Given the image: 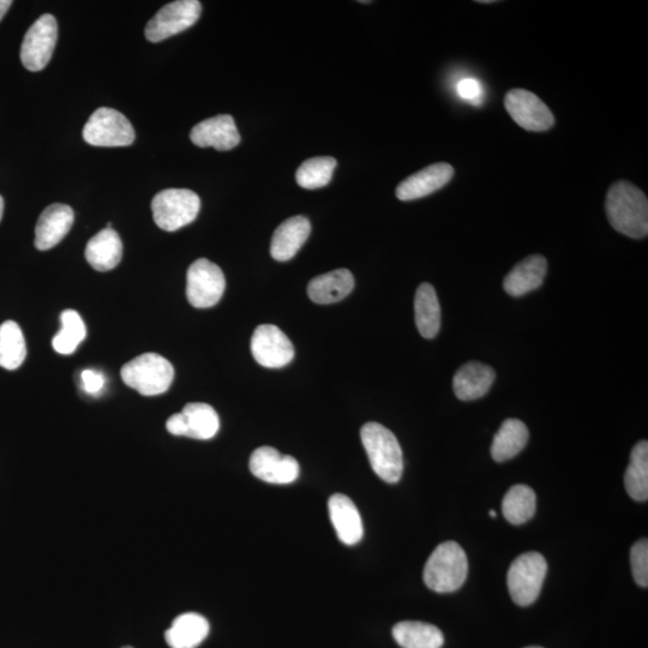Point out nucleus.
Instances as JSON below:
<instances>
[{
  "label": "nucleus",
  "instance_id": "obj_1",
  "mask_svg": "<svg viewBox=\"0 0 648 648\" xmlns=\"http://www.w3.org/2000/svg\"><path fill=\"white\" fill-rule=\"evenodd\" d=\"M606 215L614 230L629 238L648 234V201L638 186L620 180L611 185L605 201Z\"/></svg>",
  "mask_w": 648,
  "mask_h": 648
},
{
  "label": "nucleus",
  "instance_id": "obj_2",
  "mask_svg": "<svg viewBox=\"0 0 648 648\" xmlns=\"http://www.w3.org/2000/svg\"><path fill=\"white\" fill-rule=\"evenodd\" d=\"M372 470L384 482L398 483L404 472V458L398 438L378 423H366L360 431Z\"/></svg>",
  "mask_w": 648,
  "mask_h": 648
},
{
  "label": "nucleus",
  "instance_id": "obj_3",
  "mask_svg": "<svg viewBox=\"0 0 648 648\" xmlns=\"http://www.w3.org/2000/svg\"><path fill=\"white\" fill-rule=\"evenodd\" d=\"M468 561L458 543L446 542L437 546L424 568V582L437 593H450L464 585Z\"/></svg>",
  "mask_w": 648,
  "mask_h": 648
},
{
  "label": "nucleus",
  "instance_id": "obj_4",
  "mask_svg": "<svg viewBox=\"0 0 648 648\" xmlns=\"http://www.w3.org/2000/svg\"><path fill=\"white\" fill-rule=\"evenodd\" d=\"M126 386L143 396L164 394L174 378L173 366L160 354L144 353L130 360L120 371Z\"/></svg>",
  "mask_w": 648,
  "mask_h": 648
},
{
  "label": "nucleus",
  "instance_id": "obj_5",
  "mask_svg": "<svg viewBox=\"0 0 648 648\" xmlns=\"http://www.w3.org/2000/svg\"><path fill=\"white\" fill-rule=\"evenodd\" d=\"M200 209V197L188 189L162 190L152 201L155 224L167 232L190 225L196 220Z\"/></svg>",
  "mask_w": 648,
  "mask_h": 648
},
{
  "label": "nucleus",
  "instance_id": "obj_6",
  "mask_svg": "<svg viewBox=\"0 0 648 648\" xmlns=\"http://www.w3.org/2000/svg\"><path fill=\"white\" fill-rule=\"evenodd\" d=\"M548 563L538 552L520 555L508 570V590L514 602L528 606L536 602L542 590Z\"/></svg>",
  "mask_w": 648,
  "mask_h": 648
},
{
  "label": "nucleus",
  "instance_id": "obj_7",
  "mask_svg": "<svg viewBox=\"0 0 648 648\" xmlns=\"http://www.w3.org/2000/svg\"><path fill=\"white\" fill-rule=\"evenodd\" d=\"M83 138L95 147H128L135 141V130L123 113L101 107L84 125Z\"/></svg>",
  "mask_w": 648,
  "mask_h": 648
},
{
  "label": "nucleus",
  "instance_id": "obj_8",
  "mask_svg": "<svg viewBox=\"0 0 648 648\" xmlns=\"http://www.w3.org/2000/svg\"><path fill=\"white\" fill-rule=\"evenodd\" d=\"M225 288L224 273L207 258H200L189 267L186 275V297L195 308H212L224 296Z\"/></svg>",
  "mask_w": 648,
  "mask_h": 648
},
{
  "label": "nucleus",
  "instance_id": "obj_9",
  "mask_svg": "<svg viewBox=\"0 0 648 648\" xmlns=\"http://www.w3.org/2000/svg\"><path fill=\"white\" fill-rule=\"evenodd\" d=\"M58 39V23L53 15L38 18L24 36L21 60L24 68L38 72L50 63Z\"/></svg>",
  "mask_w": 648,
  "mask_h": 648
},
{
  "label": "nucleus",
  "instance_id": "obj_10",
  "mask_svg": "<svg viewBox=\"0 0 648 648\" xmlns=\"http://www.w3.org/2000/svg\"><path fill=\"white\" fill-rule=\"evenodd\" d=\"M202 5L198 0H177L159 10L147 23L146 38L160 42L194 26L200 18Z\"/></svg>",
  "mask_w": 648,
  "mask_h": 648
},
{
  "label": "nucleus",
  "instance_id": "obj_11",
  "mask_svg": "<svg viewBox=\"0 0 648 648\" xmlns=\"http://www.w3.org/2000/svg\"><path fill=\"white\" fill-rule=\"evenodd\" d=\"M504 106L514 122L527 131L542 132L555 124L550 108L530 90H509L504 98Z\"/></svg>",
  "mask_w": 648,
  "mask_h": 648
},
{
  "label": "nucleus",
  "instance_id": "obj_12",
  "mask_svg": "<svg viewBox=\"0 0 648 648\" xmlns=\"http://www.w3.org/2000/svg\"><path fill=\"white\" fill-rule=\"evenodd\" d=\"M251 353L264 368L280 369L292 362L294 347L279 327L262 324L252 335Z\"/></svg>",
  "mask_w": 648,
  "mask_h": 648
},
{
  "label": "nucleus",
  "instance_id": "obj_13",
  "mask_svg": "<svg viewBox=\"0 0 648 648\" xmlns=\"http://www.w3.org/2000/svg\"><path fill=\"white\" fill-rule=\"evenodd\" d=\"M249 467L256 478L278 485L296 482L300 472L293 456L282 455L273 447L257 448L251 455Z\"/></svg>",
  "mask_w": 648,
  "mask_h": 648
},
{
  "label": "nucleus",
  "instance_id": "obj_14",
  "mask_svg": "<svg viewBox=\"0 0 648 648\" xmlns=\"http://www.w3.org/2000/svg\"><path fill=\"white\" fill-rule=\"evenodd\" d=\"M190 138L197 147H213L221 152L236 148L240 143L236 123L230 114H220L203 120L191 130Z\"/></svg>",
  "mask_w": 648,
  "mask_h": 648
},
{
  "label": "nucleus",
  "instance_id": "obj_15",
  "mask_svg": "<svg viewBox=\"0 0 648 648\" xmlns=\"http://www.w3.org/2000/svg\"><path fill=\"white\" fill-rule=\"evenodd\" d=\"M74 210L66 204L54 203L41 213L35 228L36 249L54 248L65 238L74 225Z\"/></svg>",
  "mask_w": 648,
  "mask_h": 648
},
{
  "label": "nucleus",
  "instance_id": "obj_16",
  "mask_svg": "<svg viewBox=\"0 0 648 648\" xmlns=\"http://www.w3.org/2000/svg\"><path fill=\"white\" fill-rule=\"evenodd\" d=\"M453 176L454 168L452 165L446 164V162H438V164L425 167L422 171L406 178L396 188V197L400 201L419 200V198L442 189L444 185H447L452 180Z\"/></svg>",
  "mask_w": 648,
  "mask_h": 648
},
{
  "label": "nucleus",
  "instance_id": "obj_17",
  "mask_svg": "<svg viewBox=\"0 0 648 648\" xmlns=\"http://www.w3.org/2000/svg\"><path fill=\"white\" fill-rule=\"evenodd\" d=\"M328 510L330 521L342 543L356 545L364 534L362 516L351 498L335 494L329 498Z\"/></svg>",
  "mask_w": 648,
  "mask_h": 648
},
{
  "label": "nucleus",
  "instance_id": "obj_18",
  "mask_svg": "<svg viewBox=\"0 0 648 648\" xmlns=\"http://www.w3.org/2000/svg\"><path fill=\"white\" fill-rule=\"evenodd\" d=\"M311 224L305 216H292L276 228L270 255L279 262L290 261L308 240Z\"/></svg>",
  "mask_w": 648,
  "mask_h": 648
},
{
  "label": "nucleus",
  "instance_id": "obj_19",
  "mask_svg": "<svg viewBox=\"0 0 648 648\" xmlns=\"http://www.w3.org/2000/svg\"><path fill=\"white\" fill-rule=\"evenodd\" d=\"M548 261L542 255H532L516 264L503 281L504 291L509 296L521 297L543 285Z\"/></svg>",
  "mask_w": 648,
  "mask_h": 648
},
{
  "label": "nucleus",
  "instance_id": "obj_20",
  "mask_svg": "<svg viewBox=\"0 0 648 648\" xmlns=\"http://www.w3.org/2000/svg\"><path fill=\"white\" fill-rule=\"evenodd\" d=\"M496 378L495 370L489 365L470 362L462 365L456 371L453 388L456 398L462 401H472L483 398Z\"/></svg>",
  "mask_w": 648,
  "mask_h": 648
},
{
  "label": "nucleus",
  "instance_id": "obj_21",
  "mask_svg": "<svg viewBox=\"0 0 648 648\" xmlns=\"http://www.w3.org/2000/svg\"><path fill=\"white\" fill-rule=\"evenodd\" d=\"M353 288L354 278L350 270L336 269L312 279L308 285V294L316 304H333L341 302Z\"/></svg>",
  "mask_w": 648,
  "mask_h": 648
},
{
  "label": "nucleus",
  "instance_id": "obj_22",
  "mask_svg": "<svg viewBox=\"0 0 648 648\" xmlns=\"http://www.w3.org/2000/svg\"><path fill=\"white\" fill-rule=\"evenodd\" d=\"M122 255V239L113 228H105L96 233L87 244V261L98 272H108L116 268L122 261Z\"/></svg>",
  "mask_w": 648,
  "mask_h": 648
},
{
  "label": "nucleus",
  "instance_id": "obj_23",
  "mask_svg": "<svg viewBox=\"0 0 648 648\" xmlns=\"http://www.w3.org/2000/svg\"><path fill=\"white\" fill-rule=\"evenodd\" d=\"M209 622L196 612H186L173 621L166 630L165 639L171 648H197L207 639Z\"/></svg>",
  "mask_w": 648,
  "mask_h": 648
},
{
  "label": "nucleus",
  "instance_id": "obj_24",
  "mask_svg": "<svg viewBox=\"0 0 648 648\" xmlns=\"http://www.w3.org/2000/svg\"><path fill=\"white\" fill-rule=\"evenodd\" d=\"M414 316L418 332L425 339H434L441 328V306L434 286L424 282L414 298Z\"/></svg>",
  "mask_w": 648,
  "mask_h": 648
},
{
  "label": "nucleus",
  "instance_id": "obj_25",
  "mask_svg": "<svg viewBox=\"0 0 648 648\" xmlns=\"http://www.w3.org/2000/svg\"><path fill=\"white\" fill-rule=\"evenodd\" d=\"M527 426L519 419H507L494 437L491 446V455L497 462L513 459L528 442Z\"/></svg>",
  "mask_w": 648,
  "mask_h": 648
},
{
  "label": "nucleus",
  "instance_id": "obj_26",
  "mask_svg": "<svg viewBox=\"0 0 648 648\" xmlns=\"http://www.w3.org/2000/svg\"><path fill=\"white\" fill-rule=\"evenodd\" d=\"M393 638L402 648H441L444 644L441 630L424 622L405 621L396 624Z\"/></svg>",
  "mask_w": 648,
  "mask_h": 648
},
{
  "label": "nucleus",
  "instance_id": "obj_27",
  "mask_svg": "<svg viewBox=\"0 0 648 648\" xmlns=\"http://www.w3.org/2000/svg\"><path fill=\"white\" fill-rule=\"evenodd\" d=\"M186 437L210 440L220 429V419L214 408L203 402H192L182 411Z\"/></svg>",
  "mask_w": 648,
  "mask_h": 648
},
{
  "label": "nucleus",
  "instance_id": "obj_28",
  "mask_svg": "<svg viewBox=\"0 0 648 648\" xmlns=\"http://www.w3.org/2000/svg\"><path fill=\"white\" fill-rule=\"evenodd\" d=\"M624 485L635 501L646 502L648 498V443L641 441L632 450Z\"/></svg>",
  "mask_w": 648,
  "mask_h": 648
},
{
  "label": "nucleus",
  "instance_id": "obj_29",
  "mask_svg": "<svg viewBox=\"0 0 648 648\" xmlns=\"http://www.w3.org/2000/svg\"><path fill=\"white\" fill-rule=\"evenodd\" d=\"M537 498L527 485H515L503 498L502 512L510 524L522 525L536 514Z\"/></svg>",
  "mask_w": 648,
  "mask_h": 648
},
{
  "label": "nucleus",
  "instance_id": "obj_30",
  "mask_svg": "<svg viewBox=\"0 0 648 648\" xmlns=\"http://www.w3.org/2000/svg\"><path fill=\"white\" fill-rule=\"evenodd\" d=\"M27 357L26 340L22 329L14 321H6L0 326V366L6 370H16Z\"/></svg>",
  "mask_w": 648,
  "mask_h": 648
},
{
  "label": "nucleus",
  "instance_id": "obj_31",
  "mask_svg": "<svg viewBox=\"0 0 648 648\" xmlns=\"http://www.w3.org/2000/svg\"><path fill=\"white\" fill-rule=\"evenodd\" d=\"M62 329L54 336L52 346L59 354H72L78 345L86 339L87 328L82 317L75 310H65L60 315Z\"/></svg>",
  "mask_w": 648,
  "mask_h": 648
},
{
  "label": "nucleus",
  "instance_id": "obj_32",
  "mask_svg": "<svg viewBox=\"0 0 648 648\" xmlns=\"http://www.w3.org/2000/svg\"><path fill=\"white\" fill-rule=\"evenodd\" d=\"M335 167L336 160L330 156L306 160L296 173L297 183L309 190L324 188L332 180Z\"/></svg>",
  "mask_w": 648,
  "mask_h": 648
},
{
  "label": "nucleus",
  "instance_id": "obj_33",
  "mask_svg": "<svg viewBox=\"0 0 648 648\" xmlns=\"http://www.w3.org/2000/svg\"><path fill=\"white\" fill-rule=\"evenodd\" d=\"M630 564L636 584L641 587L648 586V542L641 539L630 550Z\"/></svg>",
  "mask_w": 648,
  "mask_h": 648
},
{
  "label": "nucleus",
  "instance_id": "obj_34",
  "mask_svg": "<svg viewBox=\"0 0 648 648\" xmlns=\"http://www.w3.org/2000/svg\"><path fill=\"white\" fill-rule=\"evenodd\" d=\"M458 94L462 100L471 102L473 105H479L482 101L483 88L474 78H465L458 84Z\"/></svg>",
  "mask_w": 648,
  "mask_h": 648
},
{
  "label": "nucleus",
  "instance_id": "obj_35",
  "mask_svg": "<svg viewBox=\"0 0 648 648\" xmlns=\"http://www.w3.org/2000/svg\"><path fill=\"white\" fill-rule=\"evenodd\" d=\"M82 387L89 395L99 394L105 386L104 374L95 370H84L81 374Z\"/></svg>",
  "mask_w": 648,
  "mask_h": 648
},
{
  "label": "nucleus",
  "instance_id": "obj_36",
  "mask_svg": "<svg viewBox=\"0 0 648 648\" xmlns=\"http://www.w3.org/2000/svg\"><path fill=\"white\" fill-rule=\"evenodd\" d=\"M11 5V0H0V21L3 20L6 12L9 11Z\"/></svg>",
  "mask_w": 648,
  "mask_h": 648
},
{
  "label": "nucleus",
  "instance_id": "obj_37",
  "mask_svg": "<svg viewBox=\"0 0 648 648\" xmlns=\"http://www.w3.org/2000/svg\"><path fill=\"white\" fill-rule=\"evenodd\" d=\"M3 213H4V200L3 197L0 196V221H2Z\"/></svg>",
  "mask_w": 648,
  "mask_h": 648
},
{
  "label": "nucleus",
  "instance_id": "obj_38",
  "mask_svg": "<svg viewBox=\"0 0 648 648\" xmlns=\"http://www.w3.org/2000/svg\"><path fill=\"white\" fill-rule=\"evenodd\" d=\"M477 3H479V4H491V3H495V2H492V0H478Z\"/></svg>",
  "mask_w": 648,
  "mask_h": 648
},
{
  "label": "nucleus",
  "instance_id": "obj_39",
  "mask_svg": "<svg viewBox=\"0 0 648 648\" xmlns=\"http://www.w3.org/2000/svg\"><path fill=\"white\" fill-rule=\"evenodd\" d=\"M490 515H491V518H496L497 514H496L495 510H490Z\"/></svg>",
  "mask_w": 648,
  "mask_h": 648
},
{
  "label": "nucleus",
  "instance_id": "obj_40",
  "mask_svg": "<svg viewBox=\"0 0 648 648\" xmlns=\"http://www.w3.org/2000/svg\"><path fill=\"white\" fill-rule=\"evenodd\" d=\"M527 648H543V647L533 646V647H527Z\"/></svg>",
  "mask_w": 648,
  "mask_h": 648
},
{
  "label": "nucleus",
  "instance_id": "obj_41",
  "mask_svg": "<svg viewBox=\"0 0 648 648\" xmlns=\"http://www.w3.org/2000/svg\"><path fill=\"white\" fill-rule=\"evenodd\" d=\"M123 648H132V647H130V646H125V647H123Z\"/></svg>",
  "mask_w": 648,
  "mask_h": 648
}]
</instances>
